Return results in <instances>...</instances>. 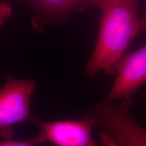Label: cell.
<instances>
[{"label":"cell","instance_id":"1","mask_svg":"<svg viewBox=\"0 0 146 146\" xmlns=\"http://www.w3.org/2000/svg\"><path fill=\"white\" fill-rule=\"evenodd\" d=\"M139 0H105L101 10L98 39L85 66L89 76L100 71L116 74L131 43L139 36Z\"/></svg>","mask_w":146,"mask_h":146},{"label":"cell","instance_id":"2","mask_svg":"<svg viewBox=\"0 0 146 146\" xmlns=\"http://www.w3.org/2000/svg\"><path fill=\"white\" fill-rule=\"evenodd\" d=\"M132 97L113 104L102 102L89 110L87 114L104 129L101 137L120 146H146V129L133 118Z\"/></svg>","mask_w":146,"mask_h":146},{"label":"cell","instance_id":"3","mask_svg":"<svg viewBox=\"0 0 146 146\" xmlns=\"http://www.w3.org/2000/svg\"><path fill=\"white\" fill-rule=\"evenodd\" d=\"M36 87L32 80L10 77L0 89V135L5 139L12 137V126L34 119L30 114V102Z\"/></svg>","mask_w":146,"mask_h":146},{"label":"cell","instance_id":"4","mask_svg":"<svg viewBox=\"0 0 146 146\" xmlns=\"http://www.w3.org/2000/svg\"><path fill=\"white\" fill-rule=\"evenodd\" d=\"M33 121L37 125L44 143L50 142L56 146H98L92 137L93 128L97 124L87 114L81 120Z\"/></svg>","mask_w":146,"mask_h":146},{"label":"cell","instance_id":"5","mask_svg":"<svg viewBox=\"0 0 146 146\" xmlns=\"http://www.w3.org/2000/svg\"><path fill=\"white\" fill-rule=\"evenodd\" d=\"M116 74V79L104 100L110 103L132 97L146 83V45L125 56Z\"/></svg>","mask_w":146,"mask_h":146},{"label":"cell","instance_id":"6","mask_svg":"<svg viewBox=\"0 0 146 146\" xmlns=\"http://www.w3.org/2000/svg\"><path fill=\"white\" fill-rule=\"evenodd\" d=\"M40 15L49 19H64L73 10L78 0H23Z\"/></svg>","mask_w":146,"mask_h":146},{"label":"cell","instance_id":"7","mask_svg":"<svg viewBox=\"0 0 146 146\" xmlns=\"http://www.w3.org/2000/svg\"><path fill=\"white\" fill-rule=\"evenodd\" d=\"M44 143L41 135L38 133L33 138L25 141H15L12 139H5L0 141V146H36Z\"/></svg>","mask_w":146,"mask_h":146},{"label":"cell","instance_id":"8","mask_svg":"<svg viewBox=\"0 0 146 146\" xmlns=\"http://www.w3.org/2000/svg\"><path fill=\"white\" fill-rule=\"evenodd\" d=\"M105 0H78L75 5V10L84 11L93 7L99 6Z\"/></svg>","mask_w":146,"mask_h":146},{"label":"cell","instance_id":"9","mask_svg":"<svg viewBox=\"0 0 146 146\" xmlns=\"http://www.w3.org/2000/svg\"><path fill=\"white\" fill-rule=\"evenodd\" d=\"M11 12V6L8 3H0V25L9 16Z\"/></svg>","mask_w":146,"mask_h":146},{"label":"cell","instance_id":"10","mask_svg":"<svg viewBox=\"0 0 146 146\" xmlns=\"http://www.w3.org/2000/svg\"><path fill=\"white\" fill-rule=\"evenodd\" d=\"M146 31V8L145 12L140 18V28H139V35L142 33Z\"/></svg>","mask_w":146,"mask_h":146},{"label":"cell","instance_id":"11","mask_svg":"<svg viewBox=\"0 0 146 146\" xmlns=\"http://www.w3.org/2000/svg\"><path fill=\"white\" fill-rule=\"evenodd\" d=\"M102 139V145L103 146H120L117 145V144L113 143V142L110 141V140L107 139L103 137H101Z\"/></svg>","mask_w":146,"mask_h":146}]
</instances>
